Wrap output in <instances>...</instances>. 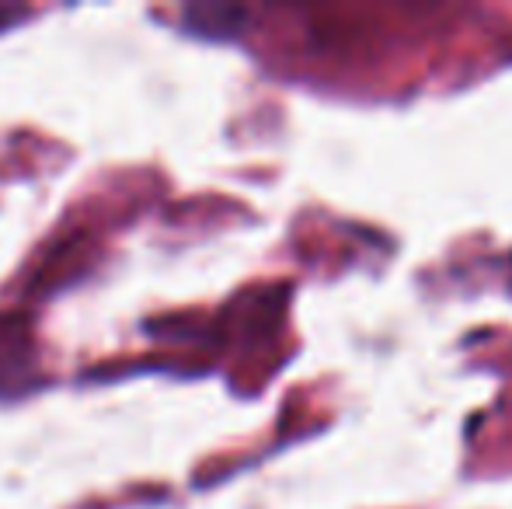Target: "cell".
<instances>
[{
    "label": "cell",
    "instance_id": "6da1fadb",
    "mask_svg": "<svg viewBox=\"0 0 512 509\" xmlns=\"http://www.w3.org/2000/svg\"><path fill=\"white\" fill-rule=\"evenodd\" d=\"M18 7H0V28H4L7 25V21H14V18H18Z\"/></svg>",
    "mask_w": 512,
    "mask_h": 509
}]
</instances>
